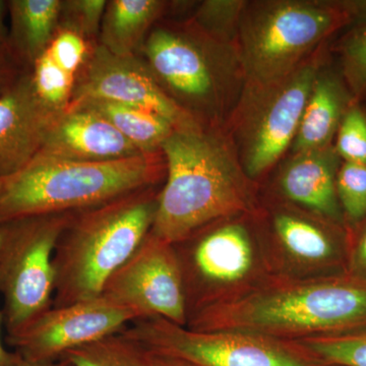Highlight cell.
<instances>
[{
    "mask_svg": "<svg viewBox=\"0 0 366 366\" xmlns=\"http://www.w3.org/2000/svg\"><path fill=\"white\" fill-rule=\"evenodd\" d=\"M161 152L166 177L151 229L156 237L174 244L209 224L257 211L259 184L222 129H175Z\"/></svg>",
    "mask_w": 366,
    "mask_h": 366,
    "instance_id": "6da1fadb",
    "label": "cell"
},
{
    "mask_svg": "<svg viewBox=\"0 0 366 366\" xmlns=\"http://www.w3.org/2000/svg\"><path fill=\"white\" fill-rule=\"evenodd\" d=\"M366 326V284L348 274L286 280L271 277L237 300L190 317L194 331H237L300 342Z\"/></svg>",
    "mask_w": 366,
    "mask_h": 366,
    "instance_id": "7a4b0ae2",
    "label": "cell"
},
{
    "mask_svg": "<svg viewBox=\"0 0 366 366\" xmlns=\"http://www.w3.org/2000/svg\"><path fill=\"white\" fill-rule=\"evenodd\" d=\"M160 185L134 190L76 212L53 254L52 307H64L102 295L108 279L151 232Z\"/></svg>",
    "mask_w": 366,
    "mask_h": 366,
    "instance_id": "3957f363",
    "label": "cell"
},
{
    "mask_svg": "<svg viewBox=\"0 0 366 366\" xmlns=\"http://www.w3.org/2000/svg\"><path fill=\"white\" fill-rule=\"evenodd\" d=\"M165 177L162 152L101 163L38 153L21 169L0 177V225L26 217L92 208L162 184Z\"/></svg>",
    "mask_w": 366,
    "mask_h": 366,
    "instance_id": "277c9868",
    "label": "cell"
},
{
    "mask_svg": "<svg viewBox=\"0 0 366 366\" xmlns=\"http://www.w3.org/2000/svg\"><path fill=\"white\" fill-rule=\"evenodd\" d=\"M142 52L182 109L202 127L224 129L245 84L235 45L213 39L190 21L154 26Z\"/></svg>",
    "mask_w": 366,
    "mask_h": 366,
    "instance_id": "5b68a950",
    "label": "cell"
},
{
    "mask_svg": "<svg viewBox=\"0 0 366 366\" xmlns=\"http://www.w3.org/2000/svg\"><path fill=\"white\" fill-rule=\"evenodd\" d=\"M173 247L187 322L203 310L247 295L272 277L254 213L209 224Z\"/></svg>",
    "mask_w": 366,
    "mask_h": 366,
    "instance_id": "8992f818",
    "label": "cell"
},
{
    "mask_svg": "<svg viewBox=\"0 0 366 366\" xmlns=\"http://www.w3.org/2000/svg\"><path fill=\"white\" fill-rule=\"evenodd\" d=\"M349 23L336 1H247L236 42L245 83L262 85L285 78Z\"/></svg>",
    "mask_w": 366,
    "mask_h": 366,
    "instance_id": "52a82bcc",
    "label": "cell"
},
{
    "mask_svg": "<svg viewBox=\"0 0 366 366\" xmlns=\"http://www.w3.org/2000/svg\"><path fill=\"white\" fill-rule=\"evenodd\" d=\"M324 62L319 49L285 78L262 85L244 84L226 134L245 174L257 184L292 146Z\"/></svg>",
    "mask_w": 366,
    "mask_h": 366,
    "instance_id": "ba28073f",
    "label": "cell"
},
{
    "mask_svg": "<svg viewBox=\"0 0 366 366\" xmlns=\"http://www.w3.org/2000/svg\"><path fill=\"white\" fill-rule=\"evenodd\" d=\"M74 214L26 217L0 225V296L6 336L52 307L53 254Z\"/></svg>",
    "mask_w": 366,
    "mask_h": 366,
    "instance_id": "9c48e42d",
    "label": "cell"
},
{
    "mask_svg": "<svg viewBox=\"0 0 366 366\" xmlns=\"http://www.w3.org/2000/svg\"><path fill=\"white\" fill-rule=\"evenodd\" d=\"M272 277L312 280L347 274L351 231L271 194L254 212Z\"/></svg>",
    "mask_w": 366,
    "mask_h": 366,
    "instance_id": "30bf717a",
    "label": "cell"
},
{
    "mask_svg": "<svg viewBox=\"0 0 366 366\" xmlns=\"http://www.w3.org/2000/svg\"><path fill=\"white\" fill-rule=\"evenodd\" d=\"M124 333L150 350L197 366H327L296 342L237 331H194L162 317L134 320Z\"/></svg>",
    "mask_w": 366,
    "mask_h": 366,
    "instance_id": "8fae6325",
    "label": "cell"
},
{
    "mask_svg": "<svg viewBox=\"0 0 366 366\" xmlns=\"http://www.w3.org/2000/svg\"><path fill=\"white\" fill-rule=\"evenodd\" d=\"M103 297L139 315L187 327L184 288L171 243L149 233L134 254L106 282Z\"/></svg>",
    "mask_w": 366,
    "mask_h": 366,
    "instance_id": "7c38bea8",
    "label": "cell"
},
{
    "mask_svg": "<svg viewBox=\"0 0 366 366\" xmlns=\"http://www.w3.org/2000/svg\"><path fill=\"white\" fill-rule=\"evenodd\" d=\"M139 315L103 296L64 307H52L6 343L29 362H55L76 347L124 331Z\"/></svg>",
    "mask_w": 366,
    "mask_h": 366,
    "instance_id": "4fadbf2b",
    "label": "cell"
},
{
    "mask_svg": "<svg viewBox=\"0 0 366 366\" xmlns=\"http://www.w3.org/2000/svg\"><path fill=\"white\" fill-rule=\"evenodd\" d=\"M85 99L112 101L156 113L177 129L202 127L166 94L144 60L117 56L98 42L79 69L71 103Z\"/></svg>",
    "mask_w": 366,
    "mask_h": 366,
    "instance_id": "5bb4252c",
    "label": "cell"
},
{
    "mask_svg": "<svg viewBox=\"0 0 366 366\" xmlns=\"http://www.w3.org/2000/svg\"><path fill=\"white\" fill-rule=\"evenodd\" d=\"M59 115L36 95L30 71L21 72L0 96V177L21 169L37 155Z\"/></svg>",
    "mask_w": 366,
    "mask_h": 366,
    "instance_id": "9a60e30c",
    "label": "cell"
},
{
    "mask_svg": "<svg viewBox=\"0 0 366 366\" xmlns=\"http://www.w3.org/2000/svg\"><path fill=\"white\" fill-rule=\"evenodd\" d=\"M340 165L334 144L292 154L267 194L348 228L337 196Z\"/></svg>",
    "mask_w": 366,
    "mask_h": 366,
    "instance_id": "2e32d148",
    "label": "cell"
},
{
    "mask_svg": "<svg viewBox=\"0 0 366 366\" xmlns=\"http://www.w3.org/2000/svg\"><path fill=\"white\" fill-rule=\"evenodd\" d=\"M38 153L86 163L112 162L146 154L97 113L72 106L55 120Z\"/></svg>",
    "mask_w": 366,
    "mask_h": 366,
    "instance_id": "e0dca14e",
    "label": "cell"
},
{
    "mask_svg": "<svg viewBox=\"0 0 366 366\" xmlns=\"http://www.w3.org/2000/svg\"><path fill=\"white\" fill-rule=\"evenodd\" d=\"M354 102L341 74L324 62L315 76L300 129L291 146L292 154L334 144L342 119Z\"/></svg>",
    "mask_w": 366,
    "mask_h": 366,
    "instance_id": "ac0fdd59",
    "label": "cell"
},
{
    "mask_svg": "<svg viewBox=\"0 0 366 366\" xmlns=\"http://www.w3.org/2000/svg\"><path fill=\"white\" fill-rule=\"evenodd\" d=\"M61 0H9L7 51L23 71L47 49L59 28Z\"/></svg>",
    "mask_w": 366,
    "mask_h": 366,
    "instance_id": "d6986e66",
    "label": "cell"
},
{
    "mask_svg": "<svg viewBox=\"0 0 366 366\" xmlns=\"http://www.w3.org/2000/svg\"><path fill=\"white\" fill-rule=\"evenodd\" d=\"M166 6L161 0L107 1L99 44L117 56H137Z\"/></svg>",
    "mask_w": 366,
    "mask_h": 366,
    "instance_id": "ffe728a7",
    "label": "cell"
},
{
    "mask_svg": "<svg viewBox=\"0 0 366 366\" xmlns=\"http://www.w3.org/2000/svg\"><path fill=\"white\" fill-rule=\"evenodd\" d=\"M69 106L86 108L97 113L142 153L161 152L164 142L177 129L167 119L156 113L112 101L85 99L72 102Z\"/></svg>",
    "mask_w": 366,
    "mask_h": 366,
    "instance_id": "44dd1931",
    "label": "cell"
},
{
    "mask_svg": "<svg viewBox=\"0 0 366 366\" xmlns=\"http://www.w3.org/2000/svg\"><path fill=\"white\" fill-rule=\"evenodd\" d=\"M61 360L71 366H149L146 347L124 331L71 349Z\"/></svg>",
    "mask_w": 366,
    "mask_h": 366,
    "instance_id": "7402d4cb",
    "label": "cell"
},
{
    "mask_svg": "<svg viewBox=\"0 0 366 366\" xmlns=\"http://www.w3.org/2000/svg\"><path fill=\"white\" fill-rule=\"evenodd\" d=\"M296 343L327 366H366V326Z\"/></svg>",
    "mask_w": 366,
    "mask_h": 366,
    "instance_id": "603a6c76",
    "label": "cell"
},
{
    "mask_svg": "<svg viewBox=\"0 0 366 366\" xmlns=\"http://www.w3.org/2000/svg\"><path fill=\"white\" fill-rule=\"evenodd\" d=\"M36 95L53 112L61 114L71 102L76 76L43 53L30 71Z\"/></svg>",
    "mask_w": 366,
    "mask_h": 366,
    "instance_id": "cb8c5ba5",
    "label": "cell"
},
{
    "mask_svg": "<svg viewBox=\"0 0 366 366\" xmlns=\"http://www.w3.org/2000/svg\"><path fill=\"white\" fill-rule=\"evenodd\" d=\"M245 4L242 0H207L192 21L213 39L236 46Z\"/></svg>",
    "mask_w": 366,
    "mask_h": 366,
    "instance_id": "d4e9b609",
    "label": "cell"
},
{
    "mask_svg": "<svg viewBox=\"0 0 366 366\" xmlns=\"http://www.w3.org/2000/svg\"><path fill=\"white\" fill-rule=\"evenodd\" d=\"M336 187L347 226L352 231L366 218V165L341 163Z\"/></svg>",
    "mask_w": 366,
    "mask_h": 366,
    "instance_id": "484cf974",
    "label": "cell"
},
{
    "mask_svg": "<svg viewBox=\"0 0 366 366\" xmlns=\"http://www.w3.org/2000/svg\"><path fill=\"white\" fill-rule=\"evenodd\" d=\"M341 76L355 102L366 98V25L356 26L340 46Z\"/></svg>",
    "mask_w": 366,
    "mask_h": 366,
    "instance_id": "4316f807",
    "label": "cell"
},
{
    "mask_svg": "<svg viewBox=\"0 0 366 366\" xmlns=\"http://www.w3.org/2000/svg\"><path fill=\"white\" fill-rule=\"evenodd\" d=\"M334 148L343 162L366 165V114L357 103L354 102L344 115Z\"/></svg>",
    "mask_w": 366,
    "mask_h": 366,
    "instance_id": "83f0119b",
    "label": "cell"
},
{
    "mask_svg": "<svg viewBox=\"0 0 366 366\" xmlns=\"http://www.w3.org/2000/svg\"><path fill=\"white\" fill-rule=\"evenodd\" d=\"M105 0H66L62 1L59 26L76 31L92 43L99 37L104 16Z\"/></svg>",
    "mask_w": 366,
    "mask_h": 366,
    "instance_id": "f1b7e54d",
    "label": "cell"
},
{
    "mask_svg": "<svg viewBox=\"0 0 366 366\" xmlns=\"http://www.w3.org/2000/svg\"><path fill=\"white\" fill-rule=\"evenodd\" d=\"M346 274L366 284V218L351 231Z\"/></svg>",
    "mask_w": 366,
    "mask_h": 366,
    "instance_id": "f546056e",
    "label": "cell"
},
{
    "mask_svg": "<svg viewBox=\"0 0 366 366\" xmlns=\"http://www.w3.org/2000/svg\"><path fill=\"white\" fill-rule=\"evenodd\" d=\"M23 71H25L14 61L9 52L0 50V96L13 85Z\"/></svg>",
    "mask_w": 366,
    "mask_h": 366,
    "instance_id": "4dcf8cb0",
    "label": "cell"
},
{
    "mask_svg": "<svg viewBox=\"0 0 366 366\" xmlns=\"http://www.w3.org/2000/svg\"><path fill=\"white\" fill-rule=\"evenodd\" d=\"M146 349L149 366H197L189 362V361L182 360V358L156 352V351L150 350L147 347Z\"/></svg>",
    "mask_w": 366,
    "mask_h": 366,
    "instance_id": "1f68e13d",
    "label": "cell"
},
{
    "mask_svg": "<svg viewBox=\"0 0 366 366\" xmlns=\"http://www.w3.org/2000/svg\"><path fill=\"white\" fill-rule=\"evenodd\" d=\"M2 327H4V315L0 307V366H21L23 358L14 351L7 350L2 341Z\"/></svg>",
    "mask_w": 366,
    "mask_h": 366,
    "instance_id": "d6a6232c",
    "label": "cell"
},
{
    "mask_svg": "<svg viewBox=\"0 0 366 366\" xmlns=\"http://www.w3.org/2000/svg\"><path fill=\"white\" fill-rule=\"evenodd\" d=\"M6 13L7 1L0 0V50H4V51H7V41H9V29L4 24Z\"/></svg>",
    "mask_w": 366,
    "mask_h": 366,
    "instance_id": "836d02e7",
    "label": "cell"
},
{
    "mask_svg": "<svg viewBox=\"0 0 366 366\" xmlns=\"http://www.w3.org/2000/svg\"><path fill=\"white\" fill-rule=\"evenodd\" d=\"M67 365L69 362L64 360L55 361V362H29L24 360L21 366H67Z\"/></svg>",
    "mask_w": 366,
    "mask_h": 366,
    "instance_id": "e575fe53",
    "label": "cell"
},
{
    "mask_svg": "<svg viewBox=\"0 0 366 366\" xmlns=\"http://www.w3.org/2000/svg\"><path fill=\"white\" fill-rule=\"evenodd\" d=\"M0 242H1V236H0Z\"/></svg>",
    "mask_w": 366,
    "mask_h": 366,
    "instance_id": "d590c367",
    "label": "cell"
},
{
    "mask_svg": "<svg viewBox=\"0 0 366 366\" xmlns=\"http://www.w3.org/2000/svg\"><path fill=\"white\" fill-rule=\"evenodd\" d=\"M67 366H71V365H69H69H67Z\"/></svg>",
    "mask_w": 366,
    "mask_h": 366,
    "instance_id": "8d00e7d4",
    "label": "cell"
}]
</instances>
